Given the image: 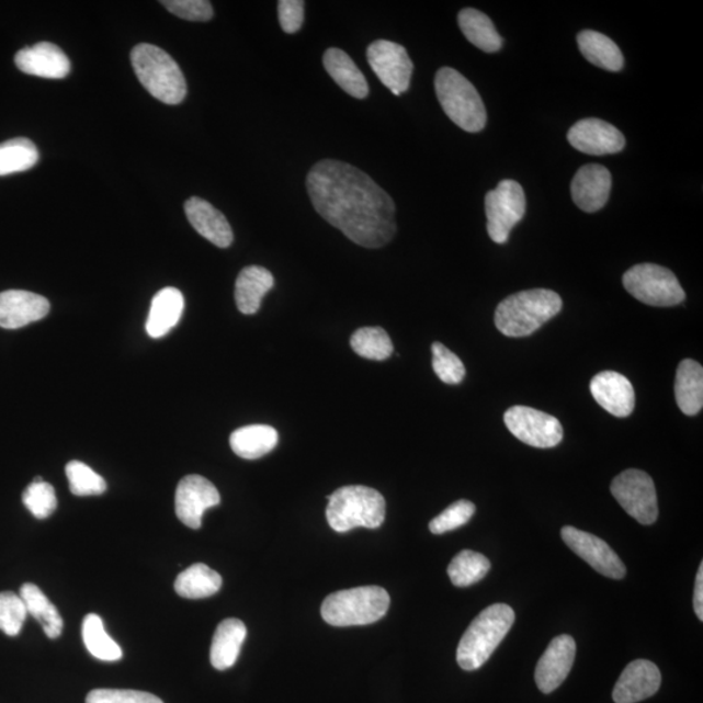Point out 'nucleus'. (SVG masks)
<instances>
[{
	"mask_svg": "<svg viewBox=\"0 0 703 703\" xmlns=\"http://www.w3.org/2000/svg\"><path fill=\"white\" fill-rule=\"evenodd\" d=\"M306 188L317 213L358 246L378 249L394 239V200L356 167L324 159L313 166Z\"/></svg>",
	"mask_w": 703,
	"mask_h": 703,
	"instance_id": "f257e3e1",
	"label": "nucleus"
},
{
	"mask_svg": "<svg viewBox=\"0 0 703 703\" xmlns=\"http://www.w3.org/2000/svg\"><path fill=\"white\" fill-rule=\"evenodd\" d=\"M562 308L560 296L552 290L521 291L498 305L497 329L510 338L529 337L559 315Z\"/></svg>",
	"mask_w": 703,
	"mask_h": 703,
	"instance_id": "f03ea898",
	"label": "nucleus"
},
{
	"mask_svg": "<svg viewBox=\"0 0 703 703\" xmlns=\"http://www.w3.org/2000/svg\"><path fill=\"white\" fill-rule=\"evenodd\" d=\"M514 623V611L510 605L496 603L485 609L458 644L456 659L465 671H476L490 659L503 642Z\"/></svg>",
	"mask_w": 703,
	"mask_h": 703,
	"instance_id": "7ed1b4c3",
	"label": "nucleus"
},
{
	"mask_svg": "<svg viewBox=\"0 0 703 703\" xmlns=\"http://www.w3.org/2000/svg\"><path fill=\"white\" fill-rule=\"evenodd\" d=\"M327 499L326 518L332 531L347 533L354 528L377 529L385 523L386 500L372 487H340Z\"/></svg>",
	"mask_w": 703,
	"mask_h": 703,
	"instance_id": "20e7f679",
	"label": "nucleus"
},
{
	"mask_svg": "<svg viewBox=\"0 0 703 703\" xmlns=\"http://www.w3.org/2000/svg\"><path fill=\"white\" fill-rule=\"evenodd\" d=\"M138 81L158 101L179 104L186 97V81L183 72L171 55L161 47L141 44L131 53Z\"/></svg>",
	"mask_w": 703,
	"mask_h": 703,
	"instance_id": "39448f33",
	"label": "nucleus"
},
{
	"mask_svg": "<svg viewBox=\"0 0 703 703\" xmlns=\"http://www.w3.org/2000/svg\"><path fill=\"white\" fill-rule=\"evenodd\" d=\"M435 93L441 106L457 127L477 134L486 127L487 114L481 95L461 72L443 67L435 76Z\"/></svg>",
	"mask_w": 703,
	"mask_h": 703,
	"instance_id": "423d86ee",
	"label": "nucleus"
},
{
	"mask_svg": "<svg viewBox=\"0 0 703 703\" xmlns=\"http://www.w3.org/2000/svg\"><path fill=\"white\" fill-rule=\"evenodd\" d=\"M389 608V596L379 587H361L337 591L326 598L321 614L332 626L377 623Z\"/></svg>",
	"mask_w": 703,
	"mask_h": 703,
	"instance_id": "0eeeda50",
	"label": "nucleus"
},
{
	"mask_svg": "<svg viewBox=\"0 0 703 703\" xmlns=\"http://www.w3.org/2000/svg\"><path fill=\"white\" fill-rule=\"evenodd\" d=\"M623 284L633 297L646 305L674 306L685 301V292L678 277L659 264H636L626 271Z\"/></svg>",
	"mask_w": 703,
	"mask_h": 703,
	"instance_id": "6e6552de",
	"label": "nucleus"
},
{
	"mask_svg": "<svg viewBox=\"0 0 703 703\" xmlns=\"http://www.w3.org/2000/svg\"><path fill=\"white\" fill-rule=\"evenodd\" d=\"M487 233L497 243H506L511 231L523 220L526 200L523 186L514 180L500 181L496 190L486 194Z\"/></svg>",
	"mask_w": 703,
	"mask_h": 703,
	"instance_id": "1a4fd4ad",
	"label": "nucleus"
},
{
	"mask_svg": "<svg viewBox=\"0 0 703 703\" xmlns=\"http://www.w3.org/2000/svg\"><path fill=\"white\" fill-rule=\"evenodd\" d=\"M611 494L631 518L643 525H651L658 519L656 486L647 473L628 469L611 484Z\"/></svg>",
	"mask_w": 703,
	"mask_h": 703,
	"instance_id": "9d476101",
	"label": "nucleus"
},
{
	"mask_svg": "<svg viewBox=\"0 0 703 703\" xmlns=\"http://www.w3.org/2000/svg\"><path fill=\"white\" fill-rule=\"evenodd\" d=\"M504 423L519 441L535 449H553L563 441L560 421L534 408L514 406L508 409Z\"/></svg>",
	"mask_w": 703,
	"mask_h": 703,
	"instance_id": "9b49d317",
	"label": "nucleus"
},
{
	"mask_svg": "<svg viewBox=\"0 0 703 703\" xmlns=\"http://www.w3.org/2000/svg\"><path fill=\"white\" fill-rule=\"evenodd\" d=\"M366 57L383 86L393 94L406 93L413 73V63L401 45L395 42L379 39L367 47Z\"/></svg>",
	"mask_w": 703,
	"mask_h": 703,
	"instance_id": "f8f14e48",
	"label": "nucleus"
},
{
	"mask_svg": "<svg viewBox=\"0 0 703 703\" xmlns=\"http://www.w3.org/2000/svg\"><path fill=\"white\" fill-rule=\"evenodd\" d=\"M562 538L576 555L587 562L591 568L610 579L622 580L626 568L617 554L608 543L574 526L562 529Z\"/></svg>",
	"mask_w": 703,
	"mask_h": 703,
	"instance_id": "ddd939ff",
	"label": "nucleus"
},
{
	"mask_svg": "<svg viewBox=\"0 0 703 703\" xmlns=\"http://www.w3.org/2000/svg\"><path fill=\"white\" fill-rule=\"evenodd\" d=\"M219 503L217 487L202 476H186L178 485L177 517L188 528L200 529L204 513L208 508L217 507Z\"/></svg>",
	"mask_w": 703,
	"mask_h": 703,
	"instance_id": "4468645a",
	"label": "nucleus"
},
{
	"mask_svg": "<svg viewBox=\"0 0 703 703\" xmlns=\"http://www.w3.org/2000/svg\"><path fill=\"white\" fill-rule=\"evenodd\" d=\"M567 138L575 149L590 156L616 155L625 146V137L621 131L596 117L577 122L568 131Z\"/></svg>",
	"mask_w": 703,
	"mask_h": 703,
	"instance_id": "2eb2a0df",
	"label": "nucleus"
},
{
	"mask_svg": "<svg viewBox=\"0 0 703 703\" xmlns=\"http://www.w3.org/2000/svg\"><path fill=\"white\" fill-rule=\"evenodd\" d=\"M576 658L574 637L562 635L553 639L535 668V683L542 693H553L568 678Z\"/></svg>",
	"mask_w": 703,
	"mask_h": 703,
	"instance_id": "dca6fc26",
	"label": "nucleus"
},
{
	"mask_svg": "<svg viewBox=\"0 0 703 703\" xmlns=\"http://www.w3.org/2000/svg\"><path fill=\"white\" fill-rule=\"evenodd\" d=\"M662 674L646 659H637L625 667L615 684L612 699L615 703H637L653 698L659 691Z\"/></svg>",
	"mask_w": 703,
	"mask_h": 703,
	"instance_id": "f3484780",
	"label": "nucleus"
},
{
	"mask_svg": "<svg viewBox=\"0 0 703 703\" xmlns=\"http://www.w3.org/2000/svg\"><path fill=\"white\" fill-rule=\"evenodd\" d=\"M590 392L604 410L619 419L631 416L635 409V388L621 373L611 371L598 373L590 382Z\"/></svg>",
	"mask_w": 703,
	"mask_h": 703,
	"instance_id": "a211bd4d",
	"label": "nucleus"
},
{
	"mask_svg": "<svg viewBox=\"0 0 703 703\" xmlns=\"http://www.w3.org/2000/svg\"><path fill=\"white\" fill-rule=\"evenodd\" d=\"M50 311V303L33 292L11 290L0 294V327L16 330L37 322Z\"/></svg>",
	"mask_w": 703,
	"mask_h": 703,
	"instance_id": "6ab92c4d",
	"label": "nucleus"
},
{
	"mask_svg": "<svg viewBox=\"0 0 703 703\" xmlns=\"http://www.w3.org/2000/svg\"><path fill=\"white\" fill-rule=\"evenodd\" d=\"M611 173L601 165H587L577 171L570 192L575 204L585 213L600 212L608 204L611 192Z\"/></svg>",
	"mask_w": 703,
	"mask_h": 703,
	"instance_id": "aec40b11",
	"label": "nucleus"
},
{
	"mask_svg": "<svg viewBox=\"0 0 703 703\" xmlns=\"http://www.w3.org/2000/svg\"><path fill=\"white\" fill-rule=\"evenodd\" d=\"M15 63L21 72L44 79H65L71 63L61 48L50 42H39L16 54Z\"/></svg>",
	"mask_w": 703,
	"mask_h": 703,
	"instance_id": "412c9836",
	"label": "nucleus"
},
{
	"mask_svg": "<svg viewBox=\"0 0 703 703\" xmlns=\"http://www.w3.org/2000/svg\"><path fill=\"white\" fill-rule=\"evenodd\" d=\"M188 220L192 227L218 248H228L234 241L231 226L225 215L207 201L192 197L184 205Z\"/></svg>",
	"mask_w": 703,
	"mask_h": 703,
	"instance_id": "4be33fe9",
	"label": "nucleus"
},
{
	"mask_svg": "<svg viewBox=\"0 0 703 703\" xmlns=\"http://www.w3.org/2000/svg\"><path fill=\"white\" fill-rule=\"evenodd\" d=\"M184 296L178 288L167 287L152 298L146 331L155 339L162 338L175 327L184 311Z\"/></svg>",
	"mask_w": 703,
	"mask_h": 703,
	"instance_id": "5701e85b",
	"label": "nucleus"
},
{
	"mask_svg": "<svg viewBox=\"0 0 703 703\" xmlns=\"http://www.w3.org/2000/svg\"><path fill=\"white\" fill-rule=\"evenodd\" d=\"M274 287V276L268 269L261 267H248L241 273L235 284V301L242 315H254L260 310L264 295Z\"/></svg>",
	"mask_w": 703,
	"mask_h": 703,
	"instance_id": "b1692460",
	"label": "nucleus"
},
{
	"mask_svg": "<svg viewBox=\"0 0 703 703\" xmlns=\"http://www.w3.org/2000/svg\"><path fill=\"white\" fill-rule=\"evenodd\" d=\"M247 638V626L239 619H226L214 633L211 660L219 671L231 668L239 658L241 646Z\"/></svg>",
	"mask_w": 703,
	"mask_h": 703,
	"instance_id": "393cba45",
	"label": "nucleus"
},
{
	"mask_svg": "<svg viewBox=\"0 0 703 703\" xmlns=\"http://www.w3.org/2000/svg\"><path fill=\"white\" fill-rule=\"evenodd\" d=\"M324 66L327 73L345 93L358 100L366 99L368 83L350 55L340 48L331 47L324 55Z\"/></svg>",
	"mask_w": 703,
	"mask_h": 703,
	"instance_id": "a878e982",
	"label": "nucleus"
},
{
	"mask_svg": "<svg viewBox=\"0 0 703 703\" xmlns=\"http://www.w3.org/2000/svg\"><path fill=\"white\" fill-rule=\"evenodd\" d=\"M674 398L687 416L699 415L703 407V368L698 361L680 362L674 382Z\"/></svg>",
	"mask_w": 703,
	"mask_h": 703,
	"instance_id": "bb28decb",
	"label": "nucleus"
},
{
	"mask_svg": "<svg viewBox=\"0 0 703 703\" xmlns=\"http://www.w3.org/2000/svg\"><path fill=\"white\" fill-rule=\"evenodd\" d=\"M280 434L268 424H250L235 430L229 444L236 455L247 461H256L276 447Z\"/></svg>",
	"mask_w": 703,
	"mask_h": 703,
	"instance_id": "cd10ccee",
	"label": "nucleus"
},
{
	"mask_svg": "<svg viewBox=\"0 0 703 703\" xmlns=\"http://www.w3.org/2000/svg\"><path fill=\"white\" fill-rule=\"evenodd\" d=\"M577 44L587 60L610 72L622 71L624 57L614 41L596 31H583L577 36Z\"/></svg>",
	"mask_w": 703,
	"mask_h": 703,
	"instance_id": "c85d7f7f",
	"label": "nucleus"
},
{
	"mask_svg": "<svg viewBox=\"0 0 703 703\" xmlns=\"http://www.w3.org/2000/svg\"><path fill=\"white\" fill-rule=\"evenodd\" d=\"M458 26L470 44L485 53H497L502 48L503 39L489 16L475 9H465L458 13Z\"/></svg>",
	"mask_w": 703,
	"mask_h": 703,
	"instance_id": "c756f323",
	"label": "nucleus"
},
{
	"mask_svg": "<svg viewBox=\"0 0 703 703\" xmlns=\"http://www.w3.org/2000/svg\"><path fill=\"white\" fill-rule=\"evenodd\" d=\"M222 577L204 563L193 564L178 576L175 590L186 600H202V598L217 594L222 588Z\"/></svg>",
	"mask_w": 703,
	"mask_h": 703,
	"instance_id": "7c9ffc66",
	"label": "nucleus"
},
{
	"mask_svg": "<svg viewBox=\"0 0 703 703\" xmlns=\"http://www.w3.org/2000/svg\"><path fill=\"white\" fill-rule=\"evenodd\" d=\"M20 597L23 598L27 614L37 619L45 635L52 639L59 638L65 623H63L59 611L48 601L44 591L37 585L26 582L20 589Z\"/></svg>",
	"mask_w": 703,
	"mask_h": 703,
	"instance_id": "2f4dec72",
	"label": "nucleus"
},
{
	"mask_svg": "<svg viewBox=\"0 0 703 703\" xmlns=\"http://www.w3.org/2000/svg\"><path fill=\"white\" fill-rule=\"evenodd\" d=\"M82 639L87 649L103 662H116L123 658L122 647L107 635L101 616L89 614L82 622Z\"/></svg>",
	"mask_w": 703,
	"mask_h": 703,
	"instance_id": "473e14b6",
	"label": "nucleus"
},
{
	"mask_svg": "<svg viewBox=\"0 0 703 703\" xmlns=\"http://www.w3.org/2000/svg\"><path fill=\"white\" fill-rule=\"evenodd\" d=\"M490 568V560L485 555L463 549L452 559L447 572L455 587L466 588L484 580Z\"/></svg>",
	"mask_w": 703,
	"mask_h": 703,
	"instance_id": "72a5a7b5",
	"label": "nucleus"
},
{
	"mask_svg": "<svg viewBox=\"0 0 703 703\" xmlns=\"http://www.w3.org/2000/svg\"><path fill=\"white\" fill-rule=\"evenodd\" d=\"M37 146L27 138L0 144V177L33 169L38 162Z\"/></svg>",
	"mask_w": 703,
	"mask_h": 703,
	"instance_id": "f704fd0d",
	"label": "nucleus"
},
{
	"mask_svg": "<svg viewBox=\"0 0 703 703\" xmlns=\"http://www.w3.org/2000/svg\"><path fill=\"white\" fill-rule=\"evenodd\" d=\"M351 347L359 356L383 361L394 353V344L382 327H362L353 333Z\"/></svg>",
	"mask_w": 703,
	"mask_h": 703,
	"instance_id": "c9c22d12",
	"label": "nucleus"
},
{
	"mask_svg": "<svg viewBox=\"0 0 703 703\" xmlns=\"http://www.w3.org/2000/svg\"><path fill=\"white\" fill-rule=\"evenodd\" d=\"M66 475L69 489L76 497L101 496L107 489L106 481L81 462H69L66 466Z\"/></svg>",
	"mask_w": 703,
	"mask_h": 703,
	"instance_id": "e433bc0d",
	"label": "nucleus"
},
{
	"mask_svg": "<svg viewBox=\"0 0 703 703\" xmlns=\"http://www.w3.org/2000/svg\"><path fill=\"white\" fill-rule=\"evenodd\" d=\"M27 611L23 598L12 591L0 593V631L15 637L23 628Z\"/></svg>",
	"mask_w": 703,
	"mask_h": 703,
	"instance_id": "4c0bfd02",
	"label": "nucleus"
},
{
	"mask_svg": "<svg viewBox=\"0 0 703 703\" xmlns=\"http://www.w3.org/2000/svg\"><path fill=\"white\" fill-rule=\"evenodd\" d=\"M23 503L34 518L44 520L50 518L57 510V494L50 484L33 483L26 487L23 494Z\"/></svg>",
	"mask_w": 703,
	"mask_h": 703,
	"instance_id": "58836bf2",
	"label": "nucleus"
},
{
	"mask_svg": "<svg viewBox=\"0 0 703 703\" xmlns=\"http://www.w3.org/2000/svg\"><path fill=\"white\" fill-rule=\"evenodd\" d=\"M431 352H433V368L438 378L447 385H458L463 382L465 366L454 352L438 342L431 345Z\"/></svg>",
	"mask_w": 703,
	"mask_h": 703,
	"instance_id": "ea45409f",
	"label": "nucleus"
},
{
	"mask_svg": "<svg viewBox=\"0 0 703 703\" xmlns=\"http://www.w3.org/2000/svg\"><path fill=\"white\" fill-rule=\"evenodd\" d=\"M475 512L476 506L469 502V500H457L454 504L445 508L440 517L431 520L429 524L430 532L433 534H444L455 531V529L468 524Z\"/></svg>",
	"mask_w": 703,
	"mask_h": 703,
	"instance_id": "a19ab883",
	"label": "nucleus"
},
{
	"mask_svg": "<svg viewBox=\"0 0 703 703\" xmlns=\"http://www.w3.org/2000/svg\"><path fill=\"white\" fill-rule=\"evenodd\" d=\"M87 703H163L157 695L129 689H94Z\"/></svg>",
	"mask_w": 703,
	"mask_h": 703,
	"instance_id": "79ce46f5",
	"label": "nucleus"
},
{
	"mask_svg": "<svg viewBox=\"0 0 703 703\" xmlns=\"http://www.w3.org/2000/svg\"><path fill=\"white\" fill-rule=\"evenodd\" d=\"M162 4L173 15L188 21H208L214 16V10L207 0H165Z\"/></svg>",
	"mask_w": 703,
	"mask_h": 703,
	"instance_id": "37998d69",
	"label": "nucleus"
},
{
	"mask_svg": "<svg viewBox=\"0 0 703 703\" xmlns=\"http://www.w3.org/2000/svg\"><path fill=\"white\" fill-rule=\"evenodd\" d=\"M303 0H281L277 3V13H280V23L285 33L294 34L302 30L304 23Z\"/></svg>",
	"mask_w": 703,
	"mask_h": 703,
	"instance_id": "c03bdc74",
	"label": "nucleus"
},
{
	"mask_svg": "<svg viewBox=\"0 0 703 703\" xmlns=\"http://www.w3.org/2000/svg\"><path fill=\"white\" fill-rule=\"evenodd\" d=\"M693 605L695 615L703 621V563H701L698 576H695Z\"/></svg>",
	"mask_w": 703,
	"mask_h": 703,
	"instance_id": "a18cd8bd",
	"label": "nucleus"
}]
</instances>
